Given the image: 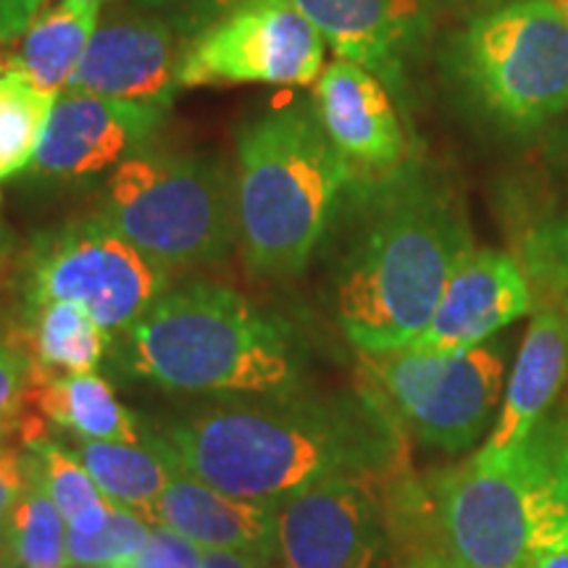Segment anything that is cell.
I'll use <instances>...</instances> for the list:
<instances>
[{"instance_id":"6da1fadb","label":"cell","mask_w":568,"mask_h":568,"mask_svg":"<svg viewBox=\"0 0 568 568\" xmlns=\"http://www.w3.org/2000/svg\"><path fill=\"white\" fill-rule=\"evenodd\" d=\"M161 439L219 493L280 506L324 479L387 477L397 466L400 424L372 389L335 397L282 389L213 403L166 426Z\"/></svg>"},{"instance_id":"7a4b0ae2","label":"cell","mask_w":568,"mask_h":568,"mask_svg":"<svg viewBox=\"0 0 568 568\" xmlns=\"http://www.w3.org/2000/svg\"><path fill=\"white\" fill-rule=\"evenodd\" d=\"M474 251L456 197L418 176L376 197L337 287L339 326L361 353L408 347L435 316L445 284Z\"/></svg>"},{"instance_id":"3957f363","label":"cell","mask_w":568,"mask_h":568,"mask_svg":"<svg viewBox=\"0 0 568 568\" xmlns=\"http://www.w3.org/2000/svg\"><path fill=\"white\" fill-rule=\"evenodd\" d=\"M445 550L464 568H531L568 545V406L508 453L479 450L437 481Z\"/></svg>"},{"instance_id":"277c9868","label":"cell","mask_w":568,"mask_h":568,"mask_svg":"<svg viewBox=\"0 0 568 568\" xmlns=\"http://www.w3.org/2000/svg\"><path fill=\"white\" fill-rule=\"evenodd\" d=\"M126 345L132 372L166 389L264 395L297 382L295 355L280 326L216 282L169 290L126 329Z\"/></svg>"},{"instance_id":"5b68a950","label":"cell","mask_w":568,"mask_h":568,"mask_svg":"<svg viewBox=\"0 0 568 568\" xmlns=\"http://www.w3.org/2000/svg\"><path fill=\"white\" fill-rule=\"evenodd\" d=\"M351 180L316 109L284 105L243 126L234 193L240 245L253 272H301Z\"/></svg>"},{"instance_id":"8992f818","label":"cell","mask_w":568,"mask_h":568,"mask_svg":"<svg viewBox=\"0 0 568 568\" xmlns=\"http://www.w3.org/2000/svg\"><path fill=\"white\" fill-rule=\"evenodd\" d=\"M103 216L166 272L216 264L240 240L234 174L209 155L142 148L113 169Z\"/></svg>"},{"instance_id":"52a82bcc","label":"cell","mask_w":568,"mask_h":568,"mask_svg":"<svg viewBox=\"0 0 568 568\" xmlns=\"http://www.w3.org/2000/svg\"><path fill=\"white\" fill-rule=\"evenodd\" d=\"M458 69L500 124L531 132L568 109V19L552 0H510L468 21Z\"/></svg>"},{"instance_id":"ba28073f","label":"cell","mask_w":568,"mask_h":568,"mask_svg":"<svg viewBox=\"0 0 568 568\" xmlns=\"http://www.w3.org/2000/svg\"><path fill=\"white\" fill-rule=\"evenodd\" d=\"M366 389L385 403L397 424L435 450L464 453L493 429L506 385V345L435 355L410 347L361 353Z\"/></svg>"},{"instance_id":"9c48e42d","label":"cell","mask_w":568,"mask_h":568,"mask_svg":"<svg viewBox=\"0 0 568 568\" xmlns=\"http://www.w3.org/2000/svg\"><path fill=\"white\" fill-rule=\"evenodd\" d=\"M166 293V268L113 230L103 213L63 226L30 261V305L77 303L105 332H126Z\"/></svg>"},{"instance_id":"30bf717a","label":"cell","mask_w":568,"mask_h":568,"mask_svg":"<svg viewBox=\"0 0 568 568\" xmlns=\"http://www.w3.org/2000/svg\"><path fill=\"white\" fill-rule=\"evenodd\" d=\"M324 38L290 0H240L184 45L180 88L205 84H316Z\"/></svg>"},{"instance_id":"8fae6325","label":"cell","mask_w":568,"mask_h":568,"mask_svg":"<svg viewBox=\"0 0 568 568\" xmlns=\"http://www.w3.org/2000/svg\"><path fill=\"white\" fill-rule=\"evenodd\" d=\"M382 479H324L280 503L276 545L284 568H387L393 521Z\"/></svg>"},{"instance_id":"7c38bea8","label":"cell","mask_w":568,"mask_h":568,"mask_svg":"<svg viewBox=\"0 0 568 568\" xmlns=\"http://www.w3.org/2000/svg\"><path fill=\"white\" fill-rule=\"evenodd\" d=\"M180 38L169 21L148 11L111 13L98 21L67 90L169 109L180 88Z\"/></svg>"},{"instance_id":"4fadbf2b","label":"cell","mask_w":568,"mask_h":568,"mask_svg":"<svg viewBox=\"0 0 568 568\" xmlns=\"http://www.w3.org/2000/svg\"><path fill=\"white\" fill-rule=\"evenodd\" d=\"M535 308L521 261L514 253L474 247L447 280L432 322L408 347L435 355L471 351Z\"/></svg>"},{"instance_id":"5bb4252c","label":"cell","mask_w":568,"mask_h":568,"mask_svg":"<svg viewBox=\"0 0 568 568\" xmlns=\"http://www.w3.org/2000/svg\"><path fill=\"white\" fill-rule=\"evenodd\" d=\"M163 113L166 109L155 105L63 90L48 113L30 169L45 176L105 172L148 148Z\"/></svg>"},{"instance_id":"9a60e30c","label":"cell","mask_w":568,"mask_h":568,"mask_svg":"<svg viewBox=\"0 0 568 568\" xmlns=\"http://www.w3.org/2000/svg\"><path fill=\"white\" fill-rule=\"evenodd\" d=\"M316 116L351 174H389L406 159V134L374 71L337 59L316 80Z\"/></svg>"},{"instance_id":"2e32d148","label":"cell","mask_w":568,"mask_h":568,"mask_svg":"<svg viewBox=\"0 0 568 568\" xmlns=\"http://www.w3.org/2000/svg\"><path fill=\"white\" fill-rule=\"evenodd\" d=\"M276 518L280 506L219 493L193 477L174 453L172 477L153 508V527H169L201 550H240L268 560L280 556Z\"/></svg>"},{"instance_id":"e0dca14e","label":"cell","mask_w":568,"mask_h":568,"mask_svg":"<svg viewBox=\"0 0 568 568\" xmlns=\"http://www.w3.org/2000/svg\"><path fill=\"white\" fill-rule=\"evenodd\" d=\"M568 379V314L537 308L506 379L500 414L481 450L500 456L516 447L556 406Z\"/></svg>"},{"instance_id":"ac0fdd59","label":"cell","mask_w":568,"mask_h":568,"mask_svg":"<svg viewBox=\"0 0 568 568\" xmlns=\"http://www.w3.org/2000/svg\"><path fill=\"white\" fill-rule=\"evenodd\" d=\"M337 59L393 77L422 24V0H290Z\"/></svg>"},{"instance_id":"d6986e66","label":"cell","mask_w":568,"mask_h":568,"mask_svg":"<svg viewBox=\"0 0 568 568\" xmlns=\"http://www.w3.org/2000/svg\"><path fill=\"white\" fill-rule=\"evenodd\" d=\"M98 19L101 6L59 0L53 9L40 11V17L17 40L3 42L0 71L19 74L32 88L59 98L88 51Z\"/></svg>"},{"instance_id":"ffe728a7","label":"cell","mask_w":568,"mask_h":568,"mask_svg":"<svg viewBox=\"0 0 568 568\" xmlns=\"http://www.w3.org/2000/svg\"><path fill=\"white\" fill-rule=\"evenodd\" d=\"M61 445L88 468L95 485L113 503L138 510L153 524L155 503L172 477V453L161 437L145 439L142 445H126L69 432Z\"/></svg>"},{"instance_id":"44dd1931","label":"cell","mask_w":568,"mask_h":568,"mask_svg":"<svg viewBox=\"0 0 568 568\" xmlns=\"http://www.w3.org/2000/svg\"><path fill=\"white\" fill-rule=\"evenodd\" d=\"M34 403L55 426L88 439L142 445L138 416L119 403L116 393L98 374H48L38 379Z\"/></svg>"},{"instance_id":"7402d4cb","label":"cell","mask_w":568,"mask_h":568,"mask_svg":"<svg viewBox=\"0 0 568 568\" xmlns=\"http://www.w3.org/2000/svg\"><path fill=\"white\" fill-rule=\"evenodd\" d=\"M111 332L82 305L53 301L32 305V347L48 372L88 374L101 364Z\"/></svg>"},{"instance_id":"603a6c76","label":"cell","mask_w":568,"mask_h":568,"mask_svg":"<svg viewBox=\"0 0 568 568\" xmlns=\"http://www.w3.org/2000/svg\"><path fill=\"white\" fill-rule=\"evenodd\" d=\"M0 537L9 545L17 568H71L69 524L53 503L40 468L30 456V481L13 506Z\"/></svg>"},{"instance_id":"cb8c5ba5","label":"cell","mask_w":568,"mask_h":568,"mask_svg":"<svg viewBox=\"0 0 568 568\" xmlns=\"http://www.w3.org/2000/svg\"><path fill=\"white\" fill-rule=\"evenodd\" d=\"M32 458L53 503L67 518L69 531L98 535L113 514L116 503L95 485L90 471L61 443L48 437H32Z\"/></svg>"},{"instance_id":"d4e9b609","label":"cell","mask_w":568,"mask_h":568,"mask_svg":"<svg viewBox=\"0 0 568 568\" xmlns=\"http://www.w3.org/2000/svg\"><path fill=\"white\" fill-rule=\"evenodd\" d=\"M55 98L0 71V182L30 169Z\"/></svg>"},{"instance_id":"484cf974","label":"cell","mask_w":568,"mask_h":568,"mask_svg":"<svg viewBox=\"0 0 568 568\" xmlns=\"http://www.w3.org/2000/svg\"><path fill=\"white\" fill-rule=\"evenodd\" d=\"M516 258L529 276L537 308L568 314V213L529 226L518 240Z\"/></svg>"},{"instance_id":"4316f807","label":"cell","mask_w":568,"mask_h":568,"mask_svg":"<svg viewBox=\"0 0 568 568\" xmlns=\"http://www.w3.org/2000/svg\"><path fill=\"white\" fill-rule=\"evenodd\" d=\"M153 535V524L138 510L113 506L109 524L98 535L69 531V566L77 568H130Z\"/></svg>"},{"instance_id":"83f0119b","label":"cell","mask_w":568,"mask_h":568,"mask_svg":"<svg viewBox=\"0 0 568 568\" xmlns=\"http://www.w3.org/2000/svg\"><path fill=\"white\" fill-rule=\"evenodd\" d=\"M142 11L153 13L174 27L182 40H193L197 32L232 11L240 0H132Z\"/></svg>"},{"instance_id":"f1b7e54d","label":"cell","mask_w":568,"mask_h":568,"mask_svg":"<svg viewBox=\"0 0 568 568\" xmlns=\"http://www.w3.org/2000/svg\"><path fill=\"white\" fill-rule=\"evenodd\" d=\"M130 568H203V550L169 527H153L151 539Z\"/></svg>"},{"instance_id":"f546056e","label":"cell","mask_w":568,"mask_h":568,"mask_svg":"<svg viewBox=\"0 0 568 568\" xmlns=\"http://www.w3.org/2000/svg\"><path fill=\"white\" fill-rule=\"evenodd\" d=\"M27 481H30V456H19L13 450L0 453V531L24 493Z\"/></svg>"},{"instance_id":"4dcf8cb0","label":"cell","mask_w":568,"mask_h":568,"mask_svg":"<svg viewBox=\"0 0 568 568\" xmlns=\"http://www.w3.org/2000/svg\"><path fill=\"white\" fill-rule=\"evenodd\" d=\"M24 361L17 353H11L9 347L0 345V424L17 410L19 397L24 395Z\"/></svg>"},{"instance_id":"1f68e13d","label":"cell","mask_w":568,"mask_h":568,"mask_svg":"<svg viewBox=\"0 0 568 568\" xmlns=\"http://www.w3.org/2000/svg\"><path fill=\"white\" fill-rule=\"evenodd\" d=\"M45 0H0V45L17 40L40 17Z\"/></svg>"},{"instance_id":"d6a6232c","label":"cell","mask_w":568,"mask_h":568,"mask_svg":"<svg viewBox=\"0 0 568 568\" xmlns=\"http://www.w3.org/2000/svg\"><path fill=\"white\" fill-rule=\"evenodd\" d=\"M272 560L240 550H203V568H268Z\"/></svg>"},{"instance_id":"836d02e7","label":"cell","mask_w":568,"mask_h":568,"mask_svg":"<svg viewBox=\"0 0 568 568\" xmlns=\"http://www.w3.org/2000/svg\"><path fill=\"white\" fill-rule=\"evenodd\" d=\"M408 568H464V566H460L447 550H437V552H424V556L414 558V564Z\"/></svg>"},{"instance_id":"e575fe53","label":"cell","mask_w":568,"mask_h":568,"mask_svg":"<svg viewBox=\"0 0 568 568\" xmlns=\"http://www.w3.org/2000/svg\"><path fill=\"white\" fill-rule=\"evenodd\" d=\"M531 568H568V545H564V548H552L548 552H542V556H537Z\"/></svg>"},{"instance_id":"d590c367","label":"cell","mask_w":568,"mask_h":568,"mask_svg":"<svg viewBox=\"0 0 568 568\" xmlns=\"http://www.w3.org/2000/svg\"><path fill=\"white\" fill-rule=\"evenodd\" d=\"M13 245H17V240H13L11 230L0 222V264H3V261L13 253Z\"/></svg>"},{"instance_id":"8d00e7d4","label":"cell","mask_w":568,"mask_h":568,"mask_svg":"<svg viewBox=\"0 0 568 568\" xmlns=\"http://www.w3.org/2000/svg\"><path fill=\"white\" fill-rule=\"evenodd\" d=\"M0 568H17V560H13L9 545H6L3 537H0Z\"/></svg>"},{"instance_id":"74e56055","label":"cell","mask_w":568,"mask_h":568,"mask_svg":"<svg viewBox=\"0 0 568 568\" xmlns=\"http://www.w3.org/2000/svg\"><path fill=\"white\" fill-rule=\"evenodd\" d=\"M552 3H556V6H558V9H560V11H564V17L568 19V0H552Z\"/></svg>"},{"instance_id":"f35d334b","label":"cell","mask_w":568,"mask_h":568,"mask_svg":"<svg viewBox=\"0 0 568 568\" xmlns=\"http://www.w3.org/2000/svg\"><path fill=\"white\" fill-rule=\"evenodd\" d=\"M82 3H95V6H103V3H109V0H82Z\"/></svg>"},{"instance_id":"ab89813d","label":"cell","mask_w":568,"mask_h":568,"mask_svg":"<svg viewBox=\"0 0 568 568\" xmlns=\"http://www.w3.org/2000/svg\"><path fill=\"white\" fill-rule=\"evenodd\" d=\"M71 568H77V566H71Z\"/></svg>"},{"instance_id":"60d3db41","label":"cell","mask_w":568,"mask_h":568,"mask_svg":"<svg viewBox=\"0 0 568 568\" xmlns=\"http://www.w3.org/2000/svg\"><path fill=\"white\" fill-rule=\"evenodd\" d=\"M0 453H3V450H0Z\"/></svg>"}]
</instances>
